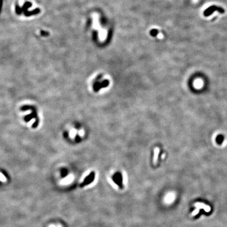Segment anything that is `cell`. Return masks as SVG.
Listing matches in <instances>:
<instances>
[{
  "label": "cell",
  "mask_w": 227,
  "mask_h": 227,
  "mask_svg": "<svg viewBox=\"0 0 227 227\" xmlns=\"http://www.w3.org/2000/svg\"><path fill=\"white\" fill-rule=\"evenodd\" d=\"M199 211H200V209L199 208H197L196 209H195L194 211H193L192 212V216H196V214H197L199 212Z\"/></svg>",
  "instance_id": "obj_11"
},
{
  "label": "cell",
  "mask_w": 227,
  "mask_h": 227,
  "mask_svg": "<svg viewBox=\"0 0 227 227\" xmlns=\"http://www.w3.org/2000/svg\"><path fill=\"white\" fill-rule=\"evenodd\" d=\"M0 181L2 183H6L7 182V177L1 172H0Z\"/></svg>",
  "instance_id": "obj_7"
},
{
  "label": "cell",
  "mask_w": 227,
  "mask_h": 227,
  "mask_svg": "<svg viewBox=\"0 0 227 227\" xmlns=\"http://www.w3.org/2000/svg\"><path fill=\"white\" fill-rule=\"evenodd\" d=\"M150 34L151 36H153V37H155V36L158 35V31L157 29H153L150 31Z\"/></svg>",
  "instance_id": "obj_8"
},
{
  "label": "cell",
  "mask_w": 227,
  "mask_h": 227,
  "mask_svg": "<svg viewBox=\"0 0 227 227\" xmlns=\"http://www.w3.org/2000/svg\"><path fill=\"white\" fill-rule=\"evenodd\" d=\"M159 153V149L158 148H156L155 149V151H154V163L156 165L157 162V160H158V155Z\"/></svg>",
  "instance_id": "obj_6"
},
{
  "label": "cell",
  "mask_w": 227,
  "mask_h": 227,
  "mask_svg": "<svg viewBox=\"0 0 227 227\" xmlns=\"http://www.w3.org/2000/svg\"><path fill=\"white\" fill-rule=\"evenodd\" d=\"M62 177H64L67 174V171L66 169H63L61 172Z\"/></svg>",
  "instance_id": "obj_10"
},
{
  "label": "cell",
  "mask_w": 227,
  "mask_h": 227,
  "mask_svg": "<svg viewBox=\"0 0 227 227\" xmlns=\"http://www.w3.org/2000/svg\"><path fill=\"white\" fill-rule=\"evenodd\" d=\"M109 85V81L108 80H105L102 83H96L94 85V89L95 91L97 92L103 87H106Z\"/></svg>",
  "instance_id": "obj_4"
},
{
  "label": "cell",
  "mask_w": 227,
  "mask_h": 227,
  "mask_svg": "<svg viewBox=\"0 0 227 227\" xmlns=\"http://www.w3.org/2000/svg\"><path fill=\"white\" fill-rule=\"evenodd\" d=\"M113 181L120 188H123V179L122 175L120 172H116L112 176Z\"/></svg>",
  "instance_id": "obj_2"
},
{
  "label": "cell",
  "mask_w": 227,
  "mask_h": 227,
  "mask_svg": "<svg viewBox=\"0 0 227 227\" xmlns=\"http://www.w3.org/2000/svg\"><path fill=\"white\" fill-rule=\"evenodd\" d=\"M195 206L199 209H201V208L204 209L205 211V212H210L211 210V208L209 206V205H205L202 203H199V202H198V203H196L195 204Z\"/></svg>",
  "instance_id": "obj_5"
},
{
  "label": "cell",
  "mask_w": 227,
  "mask_h": 227,
  "mask_svg": "<svg viewBox=\"0 0 227 227\" xmlns=\"http://www.w3.org/2000/svg\"><path fill=\"white\" fill-rule=\"evenodd\" d=\"M35 120H36V119H35V118H33V119H32L31 120H30L29 122L28 123V127H31V126H32L33 124H34V123H35Z\"/></svg>",
  "instance_id": "obj_9"
},
{
  "label": "cell",
  "mask_w": 227,
  "mask_h": 227,
  "mask_svg": "<svg viewBox=\"0 0 227 227\" xmlns=\"http://www.w3.org/2000/svg\"><path fill=\"white\" fill-rule=\"evenodd\" d=\"M95 174L94 171H92L90 172V174L87 176L85 178L84 181H83L82 183H81L80 184V187H83L85 186L88 185V184H89L93 183L94 180L95 179Z\"/></svg>",
  "instance_id": "obj_3"
},
{
  "label": "cell",
  "mask_w": 227,
  "mask_h": 227,
  "mask_svg": "<svg viewBox=\"0 0 227 227\" xmlns=\"http://www.w3.org/2000/svg\"><path fill=\"white\" fill-rule=\"evenodd\" d=\"M218 11L220 13L223 14L225 13V10L222 7H217L216 5H212L211 7H208L206 10H205L204 12V16L208 17L212 14L214 12Z\"/></svg>",
  "instance_id": "obj_1"
}]
</instances>
